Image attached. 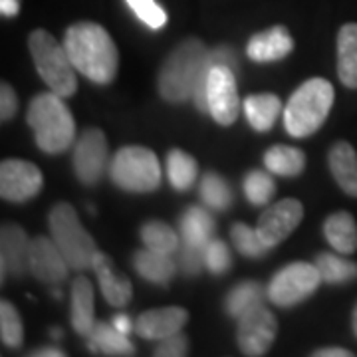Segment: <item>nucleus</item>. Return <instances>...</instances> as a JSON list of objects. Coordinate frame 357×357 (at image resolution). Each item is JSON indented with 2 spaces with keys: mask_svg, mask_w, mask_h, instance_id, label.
I'll return each instance as SVG.
<instances>
[{
  "mask_svg": "<svg viewBox=\"0 0 357 357\" xmlns=\"http://www.w3.org/2000/svg\"><path fill=\"white\" fill-rule=\"evenodd\" d=\"M28 268L34 278L44 284L58 286L68 278L72 266L68 264L66 256L60 252L56 243L46 236H36L30 241V255H28Z\"/></svg>",
  "mask_w": 357,
  "mask_h": 357,
  "instance_id": "obj_14",
  "label": "nucleus"
},
{
  "mask_svg": "<svg viewBox=\"0 0 357 357\" xmlns=\"http://www.w3.org/2000/svg\"><path fill=\"white\" fill-rule=\"evenodd\" d=\"M28 126L34 131L38 149L44 153H64L76 139V121L64 98L56 91L38 93L28 105Z\"/></svg>",
  "mask_w": 357,
  "mask_h": 357,
  "instance_id": "obj_3",
  "label": "nucleus"
},
{
  "mask_svg": "<svg viewBox=\"0 0 357 357\" xmlns=\"http://www.w3.org/2000/svg\"><path fill=\"white\" fill-rule=\"evenodd\" d=\"M89 349L93 354L103 356H133L135 345L131 344L129 335L121 333L114 324L96 321L93 330L89 332Z\"/></svg>",
  "mask_w": 357,
  "mask_h": 357,
  "instance_id": "obj_24",
  "label": "nucleus"
},
{
  "mask_svg": "<svg viewBox=\"0 0 357 357\" xmlns=\"http://www.w3.org/2000/svg\"><path fill=\"white\" fill-rule=\"evenodd\" d=\"M294 50V38L286 26H272L268 30L256 32L246 44V54L252 62L268 64L278 62Z\"/></svg>",
  "mask_w": 357,
  "mask_h": 357,
  "instance_id": "obj_17",
  "label": "nucleus"
},
{
  "mask_svg": "<svg viewBox=\"0 0 357 357\" xmlns=\"http://www.w3.org/2000/svg\"><path fill=\"white\" fill-rule=\"evenodd\" d=\"M28 48L44 84L58 96L72 98L77 91V70L64 44H58L48 30L38 28L28 36Z\"/></svg>",
  "mask_w": 357,
  "mask_h": 357,
  "instance_id": "obj_5",
  "label": "nucleus"
},
{
  "mask_svg": "<svg viewBox=\"0 0 357 357\" xmlns=\"http://www.w3.org/2000/svg\"><path fill=\"white\" fill-rule=\"evenodd\" d=\"M211 62H213V64L229 66L234 72H236V64H238L234 52L230 50L229 46H220V48H217L215 52H211Z\"/></svg>",
  "mask_w": 357,
  "mask_h": 357,
  "instance_id": "obj_41",
  "label": "nucleus"
},
{
  "mask_svg": "<svg viewBox=\"0 0 357 357\" xmlns=\"http://www.w3.org/2000/svg\"><path fill=\"white\" fill-rule=\"evenodd\" d=\"M328 165L340 189L349 197H357V153L351 143H333L328 155Z\"/></svg>",
  "mask_w": 357,
  "mask_h": 357,
  "instance_id": "obj_19",
  "label": "nucleus"
},
{
  "mask_svg": "<svg viewBox=\"0 0 357 357\" xmlns=\"http://www.w3.org/2000/svg\"><path fill=\"white\" fill-rule=\"evenodd\" d=\"M351 326H354V333H356L357 337V304L354 307V316H351Z\"/></svg>",
  "mask_w": 357,
  "mask_h": 357,
  "instance_id": "obj_46",
  "label": "nucleus"
},
{
  "mask_svg": "<svg viewBox=\"0 0 357 357\" xmlns=\"http://www.w3.org/2000/svg\"><path fill=\"white\" fill-rule=\"evenodd\" d=\"M337 76L345 88L357 89V24H344L337 32Z\"/></svg>",
  "mask_w": 357,
  "mask_h": 357,
  "instance_id": "obj_21",
  "label": "nucleus"
},
{
  "mask_svg": "<svg viewBox=\"0 0 357 357\" xmlns=\"http://www.w3.org/2000/svg\"><path fill=\"white\" fill-rule=\"evenodd\" d=\"M316 357H351L354 354L349 349H344V347H324V349H318L314 351Z\"/></svg>",
  "mask_w": 357,
  "mask_h": 357,
  "instance_id": "obj_42",
  "label": "nucleus"
},
{
  "mask_svg": "<svg viewBox=\"0 0 357 357\" xmlns=\"http://www.w3.org/2000/svg\"><path fill=\"white\" fill-rule=\"evenodd\" d=\"M114 326L121 333H126V335H129V333H131V330L135 328V324H133V321L129 319V316H126V314H119V316H115Z\"/></svg>",
  "mask_w": 357,
  "mask_h": 357,
  "instance_id": "obj_43",
  "label": "nucleus"
},
{
  "mask_svg": "<svg viewBox=\"0 0 357 357\" xmlns=\"http://www.w3.org/2000/svg\"><path fill=\"white\" fill-rule=\"evenodd\" d=\"M44 187L38 167L24 159H4L0 163V197L8 203H26Z\"/></svg>",
  "mask_w": 357,
  "mask_h": 357,
  "instance_id": "obj_10",
  "label": "nucleus"
},
{
  "mask_svg": "<svg viewBox=\"0 0 357 357\" xmlns=\"http://www.w3.org/2000/svg\"><path fill=\"white\" fill-rule=\"evenodd\" d=\"M18 112V96L10 84L2 82L0 84V119L6 123L10 121Z\"/></svg>",
  "mask_w": 357,
  "mask_h": 357,
  "instance_id": "obj_40",
  "label": "nucleus"
},
{
  "mask_svg": "<svg viewBox=\"0 0 357 357\" xmlns=\"http://www.w3.org/2000/svg\"><path fill=\"white\" fill-rule=\"evenodd\" d=\"M133 266L137 270L141 278L147 282H153L159 286H165L167 282L171 280L177 272V264L171 258V255L165 252H157L151 248L139 250L133 256Z\"/></svg>",
  "mask_w": 357,
  "mask_h": 357,
  "instance_id": "obj_25",
  "label": "nucleus"
},
{
  "mask_svg": "<svg viewBox=\"0 0 357 357\" xmlns=\"http://www.w3.org/2000/svg\"><path fill=\"white\" fill-rule=\"evenodd\" d=\"M66 354L58 347H42V349H36L32 351V357H64Z\"/></svg>",
  "mask_w": 357,
  "mask_h": 357,
  "instance_id": "obj_45",
  "label": "nucleus"
},
{
  "mask_svg": "<svg viewBox=\"0 0 357 357\" xmlns=\"http://www.w3.org/2000/svg\"><path fill=\"white\" fill-rule=\"evenodd\" d=\"M187 321H189V312L185 307H155L139 314V318L135 319V332L143 340L159 342L163 337L181 332L187 326Z\"/></svg>",
  "mask_w": 357,
  "mask_h": 357,
  "instance_id": "obj_16",
  "label": "nucleus"
},
{
  "mask_svg": "<svg viewBox=\"0 0 357 357\" xmlns=\"http://www.w3.org/2000/svg\"><path fill=\"white\" fill-rule=\"evenodd\" d=\"M324 234L340 255H354L357 250V222L349 213L340 211L326 218Z\"/></svg>",
  "mask_w": 357,
  "mask_h": 357,
  "instance_id": "obj_23",
  "label": "nucleus"
},
{
  "mask_svg": "<svg viewBox=\"0 0 357 357\" xmlns=\"http://www.w3.org/2000/svg\"><path fill=\"white\" fill-rule=\"evenodd\" d=\"M145 248L173 255L178 250V234L163 220H147L139 230Z\"/></svg>",
  "mask_w": 357,
  "mask_h": 357,
  "instance_id": "obj_31",
  "label": "nucleus"
},
{
  "mask_svg": "<svg viewBox=\"0 0 357 357\" xmlns=\"http://www.w3.org/2000/svg\"><path fill=\"white\" fill-rule=\"evenodd\" d=\"M276 192V183L266 171H250L244 177V195L256 206H264Z\"/></svg>",
  "mask_w": 357,
  "mask_h": 357,
  "instance_id": "obj_35",
  "label": "nucleus"
},
{
  "mask_svg": "<svg viewBox=\"0 0 357 357\" xmlns=\"http://www.w3.org/2000/svg\"><path fill=\"white\" fill-rule=\"evenodd\" d=\"M72 326L79 335H89L96 326L93 316V286L86 276H77L72 282Z\"/></svg>",
  "mask_w": 357,
  "mask_h": 357,
  "instance_id": "obj_20",
  "label": "nucleus"
},
{
  "mask_svg": "<svg viewBox=\"0 0 357 357\" xmlns=\"http://www.w3.org/2000/svg\"><path fill=\"white\" fill-rule=\"evenodd\" d=\"M74 171L84 185H96L107 165V137L102 129H86L74 145Z\"/></svg>",
  "mask_w": 357,
  "mask_h": 357,
  "instance_id": "obj_13",
  "label": "nucleus"
},
{
  "mask_svg": "<svg viewBox=\"0 0 357 357\" xmlns=\"http://www.w3.org/2000/svg\"><path fill=\"white\" fill-rule=\"evenodd\" d=\"M333 96H335V91L328 79H324V77L306 79L294 91L290 102L284 109L286 131L298 139L314 135L326 123V119L330 115Z\"/></svg>",
  "mask_w": 357,
  "mask_h": 357,
  "instance_id": "obj_4",
  "label": "nucleus"
},
{
  "mask_svg": "<svg viewBox=\"0 0 357 357\" xmlns=\"http://www.w3.org/2000/svg\"><path fill=\"white\" fill-rule=\"evenodd\" d=\"M206 109L218 126H232L241 114V98L229 66L213 64L206 76Z\"/></svg>",
  "mask_w": 357,
  "mask_h": 357,
  "instance_id": "obj_9",
  "label": "nucleus"
},
{
  "mask_svg": "<svg viewBox=\"0 0 357 357\" xmlns=\"http://www.w3.org/2000/svg\"><path fill=\"white\" fill-rule=\"evenodd\" d=\"M262 286L258 282H241L227 296V312L232 318L241 319L250 310L262 306Z\"/></svg>",
  "mask_w": 357,
  "mask_h": 357,
  "instance_id": "obj_29",
  "label": "nucleus"
},
{
  "mask_svg": "<svg viewBox=\"0 0 357 357\" xmlns=\"http://www.w3.org/2000/svg\"><path fill=\"white\" fill-rule=\"evenodd\" d=\"M302 218H304V204L298 199H282L276 204L268 206L260 215L256 222V230L262 243L274 248L300 227Z\"/></svg>",
  "mask_w": 357,
  "mask_h": 357,
  "instance_id": "obj_12",
  "label": "nucleus"
},
{
  "mask_svg": "<svg viewBox=\"0 0 357 357\" xmlns=\"http://www.w3.org/2000/svg\"><path fill=\"white\" fill-rule=\"evenodd\" d=\"M230 238L236 246V250L244 256H250V258H260V256H266L270 252V246L262 243V238L258 236V230L250 229L248 225L244 222H236L232 225L230 229Z\"/></svg>",
  "mask_w": 357,
  "mask_h": 357,
  "instance_id": "obj_34",
  "label": "nucleus"
},
{
  "mask_svg": "<svg viewBox=\"0 0 357 357\" xmlns=\"http://www.w3.org/2000/svg\"><path fill=\"white\" fill-rule=\"evenodd\" d=\"M0 340L6 347H20L24 342V326L13 302L2 300L0 304Z\"/></svg>",
  "mask_w": 357,
  "mask_h": 357,
  "instance_id": "obj_33",
  "label": "nucleus"
},
{
  "mask_svg": "<svg viewBox=\"0 0 357 357\" xmlns=\"http://www.w3.org/2000/svg\"><path fill=\"white\" fill-rule=\"evenodd\" d=\"M64 46L76 70L93 84H112L119 70V50L103 26L77 22L66 30Z\"/></svg>",
  "mask_w": 357,
  "mask_h": 357,
  "instance_id": "obj_1",
  "label": "nucleus"
},
{
  "mask_svg": "<svg viewBox=\"0 0 357 357\" xmlns=\"http://www.w3.org/2000/svg\"><path fill=\"white\" fill-rule=\"evenodd\" d=\"M316 266L326 284H349L357 280V264L344 256L321 252L316 256Z\"/></svg>",
  "mask_w": 357,
  "mask_h": 357,
  "instance_id": "obj_30",
  "label": "nucleus"
},
{
  "mask_svg": "<svg viewBox=\"0 0 357 357\" xmlns=\"http://www.w3.org/2000/svg\"><path fill=\"white\" fill-rule=\"evenodd\" d=\"M178 227L183 234V243L201 250H204V246L213 241L215 234V220L203 206H189L183 213Z\"/></svg>",
  "mask_w": 357,
  "mask_h": 357,
  "instance_id": "obj_22",
  "label": "nucleus"
},
{
  "mask_svg": "<svg viewBox=\"0 0 357 357\" xmlns=\"http://www.w3.org/2000/svg\"><path fill=\"white\" fill-rule=\"evenodd\" d=\"M264 165L272 175L280 177H298L306 169V155L298 147L274 145L264 155Z\"/></svg>",
  "mask_w": 357,
  "mask_h": 357,
  "instance_id": "obj_27",
  "label": "nucleus"
},
{
  "mask_svg": "<svg viewBox=\"0 0 357 357\" xmlns=\"http://www.w3.org/2000/svg\"><path fill=\"white\" fill-rule=\"evenodd\" d=\"M167 177L173 189L177 191H187L197 183L199 177V165L195 157L183 149H173L167 155Z\"/></svg>",
  "mask_w": 357,
  "mask_h": 357,
  "instance_id": "obj_28",
  "label": "nucleus"
},
{
  "mask_svg": "<svg viewBox=\"0 0 357 357\" xmlns=\"http://www.w3.org/2000/svg\"><path fill=\"white\" fill-rule=\"evenodd\" d=\"M30 255V238L22 227L16 222H4L0 229V266H2V280L6 276L22 278L28 268Z\"/></svg>",
  "mask_w": 357,
  "mask_h": 357,
  "instance_id": "obj_15",
  "label": "nucleus"
},
{
  "mask_svg": "<svg viewBox=\"0 0 357 357\" xmlns=\"http://www.w3.org/2000/svg\"><path fill=\"white\" fill-rule=\"evenodd\" d=\"M204 262L203 250L201 248H195V246H189V244L183 243V248H181V256H178V264L183 268L185 274L189 276H197L201 272V264Z\"/></svg>",
  "mask_w": 357,
  "mask_h": 357,
  "instance_id": "obj_39",
  "label": "nucleus"
},
{
  "mask_svg": "<svg viewBox=\"0 0 357 357\" xmlns=\"http://www.w3.org/2000/svg\"><path fill=\"white\" fill-rule=\"evenodd\" d=\"M2 16H16L20 13V0H0Z\"/></svg>",
  "mask_w": 357,
  "mask_h": 357,
  "instance_id": "obj_44",
  "label": "nucleus"
},
{
  "mask_svg": "<svg viewBox=\"0 0 357 357\" xmlns=\"http://www.w3.org/2000/svg\"><path fill=\"white\" fill-rule=\"evenodd\" d=\"M211 68V50L203 40L189 38L167 56L159 72V93L165 102L181 103L192 98L199 79Z\"/></svg>",
  "mask_w": 357,
  "mask_h": 357,
  "instance_id": "obj_2",
  "label": "nucleus"
},
{
  "mask_svg": "<svg viewBox=\"0 0 357 357\" xmlns=\"http://www.w3.org/2000/svg\"><path fill=\"white\" fill-rule=\"evenodd\" d=\"M199 191H201L203 203L211 206L213 211H227L232 203V191H230L229 183L218 173H206L201 178Z\"/></svg>",
  "mask_w": 357,
  "mask_h": 357,
  "instance_id": "obj_32",
  "label": "nucleus"
},
{
  "mask_svg": "<svg viewBox=\"0 0 357 357\" xmlns=\"http://www.w3.org/2000/svg\"><path fill=\"white\" fill-rule=\"evenodd\" d=\"M203 258L204 266L208 268V272H213V274H225L232 266V256H230L229 246L222 241H217V238H213L204 246Z\"/></svg>",
  "mask_w": 357,
  "mask_h": 357,
  "instance_id": "obj_36",
  "label": "nucleus"
},
{
  "mask_svg": "<svg viewBox=\"0 0 357 357\" xmlns=\"http://www.w3.org/2000/svg\"><path fill=\"white\" fill-rule=\"evenodd\" d=\"M243 109L256 131H270L282 114V102L274 93H255L244 100Z\"/></svg>",
  "mask_w": 357,
  "mask_h": 357,
  "instance_id": "obj_26",
  "label": "nucleus"
},
{
  "mask_svg": "<svg viewBox=\"0 0 357 357\" xmlns=\"http://www.w3.org/2000/svg\"><path fill=\"white\" fill-rule=\"evenodd\" d=\"M50 234L72 270H88L93 266V258L100 250L72 204L56 203L52 206Z\"/></svg>",
  "mask_w": 357,
  "mask_h": 357,
  "instance_id": "obj_6",
  "label": "nucleus"
},
{
  "mask_svg": "<svg viewBox=\"0 0 357 357\" xmlns=\"http://www.w3.org/2000/svg\"><path fill=\"white\" fill-rule=\"evenodd\" d=\"M91 270L98 276L100 290H102L103 298L107 300V304L119 307L126 306L133 296V286H131V280L128 276L115 268L114 260L105 252H98L93 258Z\"/></svg>",
  "mask_w": 357,
  "mask_h": 357,
  "instance_id": "obj_18",
  "label": "nucleus"
},
{
  "mask_svg": "<svg viewBox=\"0 0 357 357\" xmlns=\"http://www.w3.org/2000/svg\"><path fill=\"white\" fill-rule=\"evenodd\" d=\"M112 181L128 192H151L161 185V163L157 155L139 145L121 147L112 159Z\"/></svg>",
  "mask_w": 357,
  "mask_h": 357,
  "instance_id": "obj_7",
  "label": "nucleus"
},
{
  "mask_svg": "<svg viewBox=\"0 0 357 357\" xmlns=\"http://www.w3.org/2000/svg\"><path fill=\"white\" fill-rule=\"evenodd\" d=\"M126 2L141 22H145L149 28L159 30L167 24V13L155 0H126Z\"/></svg>",
  "mask_w": 357,
  "mask_h": 357,
  "instance_id": "obj_37",
  "label": "nucleus"
},
{
  "mask_svg": "<svg viewBox=\"0 0 357 357\" xmlns=\"http://www.w3.org/2000/svg\"><path fill=\"white\" fill-rule=\"evenodd\" d=\"M321 282L324 280L316 264L294 262L274 274L268 284V300L274 306H296L316 292Z\"/></svg>",
  "mask_w": 357,
  "mask_h": 357,
  "instance_id": "obj_8",
  "label": "nucleus"
},
{
  "mask_svg": "<svg viewBox=\"0 0 357 357\" xmlns=\"http://www.w3.org/2000/svg\"><path fill=\"white\" fill-rule=\"evenodd\" d=\"M187 337L181 332L173 333L169 337L159 340V344L155 347V356L157 357H183L187 356Z\"/></svg>",
  "mask_w": 357,
  "mask_h": 357,
  "instance_id": "obj_38",
  "label": "nucleus"
},
{
  "mask_svg": "<svg viewBox=\"0 0 357 357\" xmlns=\"http://www.w3.org/2000/svg\"><path fill=\"white\" fill-rule=\"evenodd\" d=\"M278 333V321L274 314L264 306H258L238 319L236 344L244 356H264L274 344Z\"/></svg>",
  "mask_w": 357,
  "mask_h": 357,
  "instance_id": "obj_11",
  "label": "nucleus"
}]
</instances>
